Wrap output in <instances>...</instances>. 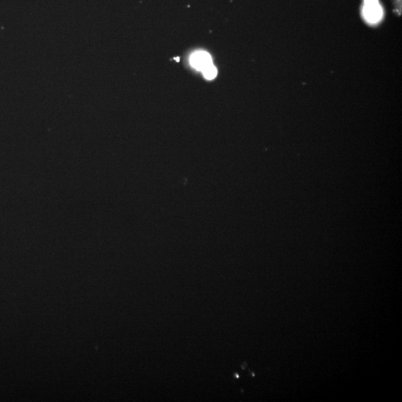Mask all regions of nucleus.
I'll list each match as a JSON object with an SVG mask.
<instances>
[{"instance_id":"nucleus-1","label":"nucleus","mask_w":402,"mask_h":402,"mask_svg":"<svg viewBox=\"0 0 402 402\" xmlns=\"http://www.w3.org/2000/svg\"><path fill=\"white\" fill-rule=\"evenodd\" d=\"M363 17L367 23L375 24L382 19L383 9L379 3L364 4L362 11Z\"/></svg>"},{"instance_id":"nucleus-2","label":"nucleus","mask_w":402,"mask_h":402,"mask_svg":"<svg viewBox=\"0 0 402 402\" xmlns=\"http://www.w3.org/2000/svg\"><path fill=\"white\" fill-rule=\"evenodd\" d=\"M190 63L196 70L202 71L205 67L213 63L211 56L206 51H197L191 56Z\"/></svg>"},{"instance_id":"nucleus-3","label":"nucleus","mask_w":402,"mask_h":402,"mask_svg":"<svg viewBox=\"0 0 402 402\" xmlns=\"http://www.w3.org/2000/svg\"><path fill=\"white\" fill-rule=\"evenodd\" d=\"M202 73L204 77L208 79V80H213L217 76V70H216V66L213 65V63L205 67L202 70Z\"/></svg>"},{"instance_id":"nucleus-4","label":"nucleus","mask_w":402,"mask_h":402,"mask_svg":"<svg viewBox=\"0 0 402 402\" xmlns=\"http://www.w3.org/2000/svg\"><path fill=\"white\" fill-rule=\"evenodd\" d=\"M364 4H370V3H379L378 0H364Z\"/></svg>"}]
</instances>
